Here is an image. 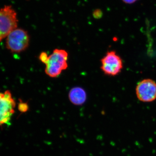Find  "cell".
<instances>
[{
    "instance_id": "7a4b0ae2",
    "label": "cell",
    "mask_w": 156,
    "mask_h": 156,
    "mask_svg": "<svg viewBox=\"0 0 156 156\" xmlns=\"http://www.w3.org/2000/svg\"><path fill=\"white\" fill-rule=\"evenodd\" d=\"M18 22L17 13L12 6L0 9V41L17 28Z\"/></svg>"
},
{
    "instance_id": "277c9868",
    "label": "cell",
    "mask_w": 156,
    "mask_h": 156,
    "mask_svg": "<svg viewBox=\"0 0 156 156\" xmlns=\"http://www.w3.org/2000/svg\"><path fill=\"white\" fill-rule=\"evenodd\" d=\"M101 62V69L105 74L110 76L119 74L124 66L122 59L115 50L108 51Z\"/></svg>"
},
{
    "instance_id": "30bf717a",
    "label": "cell",
    "mask_w": 156,
    "mask_h": 156,
    "mask_svg": "<svg viewBox=\"0 0 156 156\" xmlns=\"http://www.w3.org/2000/svg\"><path fill=\"white\" fill-rule=\"evenodd\" d=\"M93 17H95V18H100V17H101L102 15V13L101 11L100 10H95L93 13Z\"/></svg>"
},
{
    "instance_id": "5b68a950",
    "label": "cell",
    "mask_w": 156,
    "mask_h": 156,
    "mask_svg": "<svg viewBox=\"0 0 156 156\" xmlns=\"http://www.w3.org/2000/svg\"><path fill=\"white\" fill-rule=\"evenodd\" d=\"M136 95L138 100L151 102L156 99V83L151 79L142 80L136 87Z\"/></svg>"
},
{
    "instance_id": "52a82bcc",
    "label": "cell",
    "mask_w": 156,
    "mask_h": 156,
    "mask_svg": "<svg viewBox=\"0 0 156 156\" xmlns=\"http://www.w3.org/2000/svg\"><path fill=\"white\" fill-rule=\"evenodd\" d=\"M70 101L76 105H81L87 99V92L81 87H76L71 89L69 94Z\"/></svg>"
},
{
    "instance_id": "8992f818",
    "label": "cell",
    "mask_w": 156,
    "mask_h": 156,
    "mask_svg": "<svg viewBox=\"0 0 156 156\" xmlns=\"http://www.w3.org/2000/svg\"><path fill=\"white\" fill-rule=\"evenodd\" d=\"M16 103L11 92H0V126L8 124L14 112Z\"/></svg>"
},
{
    "instance_id": "3957f363",
    "label": "cell",
    "mask_w": 156,
    "mask_h": 156,
    "mask_svg": "<svg viewBox=\"0 0 156 156\" xmlns=\"http://www.w3.org/2000/svg\"><path fill=\"white\" fill-rule=\"evenodd\" d=\"M30 37L27 31L16 28L7 37L6 46L11 52L20 53L27 49L29 45Z\"/></svg>"
},
{
    "instance_id": "9c48e42d",
    "label": "cell",
    "mask_w": 156,
    "mask_h": 156,
    "mask_svg": "<svg viewBox=\"0 0 156 156\" xmlns=\"http://www.w3.org/2000/svg\"><path fill=\"white\" fill-rule=\"evenodd\" d=\"M18 109L20 112H25L28 110V106L27 104L20 102L18 105Z\"/></svg>"
},
{
    "instance_id": "ba28073f",
    "label": "cell",
    "mask_w": 156,
    "mask_h": 156,
    "mask_svg": "<svg viewBox=\"0 0 156 156\" xmlns=\"http://www.w3.org/2000/svg\"><path fill=\"white\" fill-rule=\"evenodd\" d=\"M48 56L49 55L46 52H42L39 56V58L40 61L44 64H45L48 60Z\"/></svg>"
},
{
    "instance_id": "6da1fadb",
    "label": "cell",
    "mask_w": 156,
    "mask_h": 156,
    "mask_svg": "<svg viewBox=\"0 0 156 156\" xmlns=\"http://www.w3.org/2000/svg\"><path fill=\"white\" fill-rule=\"evenodd\" d=\"M68 53L62 49H55L53 53L49 55L45 63V71L50 77L58 76L63 71L67 68Z\"/></svg>"
},
{
    "instance_id": "8fae6325",
    "label": "cell",
    "mask_w": 156,
    "mask_h": 156,
    "mask_svg": "<svg viewBox=\"0 0 156 156\" xmlns=\"http://www.w3.org/2000/svg\"><path fill=\"white\" fill-rule=\"evenodd\" d=\"M123 2L127 4H132L136 2L137 0H122Z\"/></svg>"
}]
</instances>
